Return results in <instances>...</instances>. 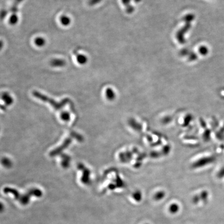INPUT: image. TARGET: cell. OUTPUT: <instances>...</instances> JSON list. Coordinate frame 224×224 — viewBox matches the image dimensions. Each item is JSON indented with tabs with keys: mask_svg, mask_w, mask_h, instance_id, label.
I'll use <instances>...</instances> for the list:
<instances>
[{
	"mask_svg": "<svg viewBox=\"0 0 224 224\" xmlns=\"http://www.w3.org/2000/svg\"><path fill=\"white\" fill-rule=\"evenodd\" d=\"M33 94L35 97L38 98L39 99H40L42 101H44L46 102L49 103L50 105L53 106L54 108L56 110H59L62 107H64L65 105V104L68 102V99H65L63 101H62L60 103H58L54 101L53 100L51 99L50 97L45 96L44 94H42L41 93L34 91L33 92Z\"/></svg>",
	"mask_w": 224,
	"mask_h": 224,
	"instance_id": "6da1fadb",
	"label": "cell"
},
{
	"mask_svg": "<svg viewBox=\"0 0 224 224\" xmlns=\"http://www.w3.org/2000/svg\"><path fill=\"white\" fill-rule=\"evenodd\" d=\"M71 141H72V137H69L68 139H66L64 141V142L63 144L62 145V146H61L60 147H58V149H56L55 150L50 152V156H56V155L58 154V153H59L60 152H61L62 150H64V148L67 147L68 145H69V144L71 142Z\"/></svg>",
	"mask_w": 224,
	"mask_h": 224,
	"instance_id": "7a4b0ae2",
	"label": "cell"
},
{
	"mask_svg": "<svg viewBox=\"0 0 224 224\" xmlns=\"http://www.w3.org/2000/svg\"><path fill=\"white\" fill-rule=\"evenodd\" d=\"M207 193H202L200 195H197L196 196H195L192 199V202L194 204H198V203L201 202V201L205 202L207 200Z\"/></svg>",
	"mask_w": 224,
	"mask_h": 224,
	"instance_id": "3957f363",
	"label": "cell"
},
{
	"mask_svg": "<svg viewBox=\"0 0 224 224\" xmlns=\"http://www.w3.org/2000/svg\"><path fill=\"white\" fill-rule=\"evenodd\" d=\"M180 205L176 203H173L170 205L168 208L169 212L172 214H175L178 213V211H180Z\"/></svg>",
	"mask_w": 224,
	"mask_h": 224,
	"instance_id": "277c9868",
	"label": "cell"
},
{
	"mask_svg": "<svg viewBox=\"0 0 224 224\" xmlns=\"http://www.w3.org/2000/svg\"><path fill=\"white\" fill-rule=\"evenodd\" d=\"M51 65L54 67H62L65 65V61L64 60L62 59H53L51 61Z\"/></svg>",
	"mask_w": 224,
	"mask_h": 224,
	"instance_id": "5b68a950",
	"label": "cell"
},
{
	"mask_svg": "<svg viewBox=\"0 0 224 224\" xmlns=\"http://www.w3.org/2000/svg\"><path fill=\"white\" fill-rule=\"evenodd\" d=\"M75 53L76 54V59H77V62H78L79 64H84L87 62V58L85 55L77 53H76V51H75Z\"/></svg>",
	"mask_w": 224,
	"mask_h": 224,
	"instance_id": "8992f818",
	"label": "cell"
},
{
	"mask_svg": "<svg viewBox=\"0 0 224 224\" xmlns=\"http://www.w3.org/2000/svg\"><path fill=\"white\" fill-rule=\"evenodd\" d=\"M60 22L61 23V24L64 25V26H68L71 23V19L68 16H62L60 18Z\"/></svg>",
	"mask_w": 224,
	"mask_h": 224,
	"instance_id": "52a82bcc",
	"label": "cell"
},
{
	"mask_svg": "<svg viewBox=\"0 0 224 224\" xmlns=\"http://www.w3.org/2000/svg\"><path fill=\"white\" fill-rule=\"evenodd\" d=\"M35 44L39 47L43 46L45 44V40L44 39L39 37L35 39Z\"/></svg>",
	"mask_w": 224,
	"mask_h": 224,
	"instance_id": "ba28073f",
	"label": "cell"
},
{
	"mask_svg": "<svg viewBox=\"0 0 224 224\" xmlns=\"http://www.w3.org/2000/svg\"><path fill=\"white\" fill-rule=\"evenodd\" d=\"M164 196H165V193L164 192H158L154 196V200H156L157 201H159L163 200V199L164 198Z\"/></svg>",
	"mask_w": 224,
	"mask_h": 224,
	"instance_id": "9c48e42d",
	"label": "cell"
},
{
	"mask_svg": "<svg viewBox=\"0 0 224 224\" xmlns=\"http://www.w3.org/2000/svg\"><path fill=\"white\" fill-rule=\"evenodd\" d=\"M18 21V17L17 14H12L9 19V23L12 25H15L16 24Z\"/></svg>",
	"mask_w": 224,
	"mask_h": 224,
	"instance_id": "30bf717a",
	"label": "cell"
},
{
	"mask_svg": "<svg viewBox=\"0 0 224 224\" xmlns=\"http://www.w3.org/2000/svg\"><path fill=\"white\" fill-rule=\"evenodd\" d=\"M133 197H134V199L136 201L140 202V201H141V200H142V194L139 192H137V193L134 194Z\"/></svg>",
	"mask_w": 224,
	"mask_h": 224,
	"instance_id": "8fae6325",
	"label": "cell"
},
{
	"mask_svg": "<svg viewBox=\"0 0 224 224\" xmlns=\"http://www.w3.org/2000/svg\"><path fill=\"white\" fill-rule=\"evenodd\" d=\"M101 0H90L89 1V4L91 6L96 5L97 4L101 2Z\"/></svg>",
	"mask_w": 224,
	"mask_h": 224,
	"instance_id": "7c38bea8",
	"label": "cell"
},
{
	"mask_svg": "<svg viewBox=\"0 0 224 224\" xmlns=\"http://www.w3.org/2000/svg\"><path fill=\"white\" fill-rule=\"evenodd\" d=\"M24 0H15V2L14 3H16L18 4H19L20 3L22 2Z\"/></svg>",
	"mask_w": 224,
	"mask_h": 224,
	"instance_id": "4fadbf2b",
	"label": "cell"
},
{
	"mask_svg": "<svg viewBox=\"0 0 224 224\" xmlns=\"http://www.w3.org/2000/svg\"><path fill=\"white\" fill-rule=\"evenodd\" d=\"M149 224V223H145V224Z\"/></svg>",
	"mask_w": 224,
	"mask_h": 224,
	"instance_id": "5bb4252c",
	"label": "cell"
}]
</instances>
